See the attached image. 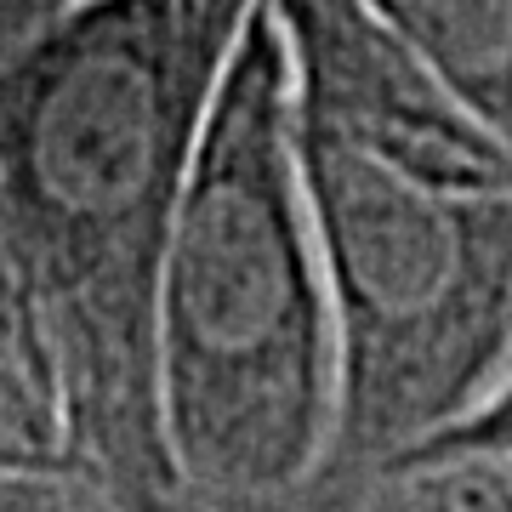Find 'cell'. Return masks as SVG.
<instances>
[{"instance_id": "6da1fadb", "label": "cell", "mask_w": 512, "mask_h": 512, "mask_svg": "<svg viewBox=\"0 0 512 512\" xmlns=\"http://www.w3.org/2000/svg\"><path fill=\"white\" fill-rule=\"evenodd\" d=\"M336 313V433L308 512H353L512 382V148L365 0H274Z\"/></svg>"}, {"instance_id": "7a4b0ae2", "label": "cell", "mask_w": 512, "mask_h": 512, "mask_svg": "<svg viewBox=\"0 0 512 512\" xmlns=\"http://www.w3.org/2000/svg\"><path fill=\"white\" fill-rule=\"evenodd\" d=\"M262 0H80L0 52V268L40 336L69 461L183 512L154 296L228 57Z\"/></svg>"}, {"instance_id": "3957f363", "label": "cell", "mask_w": 512, "mask_h": 512, "mask_svg": "<svg viewBox=\"0 0 512 512\" xmlns=\"http://www.w3.org/2000/svg\"><path fill=\"white\" fill-rule=\"evenodd\" d=\"M154 387L183 512H308L336 433V313L274 0L228 57L171 222Z\"/></svg>"}, {"instance_id": "277c9868", "label": "cell", "mask_w": 512, "mask_h": 512, "mask_svg": "<svg viewBox=\"0 0 512 512\" xmlns=\"http://www.w3.org/2000/svg\"><path fill=\"white\" fill-rule=\"evenodd\" d=\"M439 74V86L512 148V0H365Z\"/></svg>"}, {"instance_id": "5b68a950", "label": "cell", "mask_w": 512, "mask_h": 512, "mask_svg": "<svg viewBox=\"0 0 512 512\" xmlns=\"http://www.w3.org/2000/svg\"><path fill=\"white\" fill-rule=\"evenodd\" d=\"M23 461H69V444L40 336L0 268V467Z\"/></svg>"}, {"instance_id": "8992f818", "label": "cell", "mask_w": 512, "mask_h": 512, "mask_svg": "<svg viewBox=\"0 0 512 512\" xmlns=\"http://www.w3.org/2000/svg\"><path fill=\"white\" fill-rule=\"evenodd\" d=\"M353 512H512V450L427 456L376 478Z\"/></svg>"}, {"instance_id": "52a82bcc", "label": "cell", "mask_w": 512, "mask_h": 512, "mask_svg": "<svg viewBox=\"0 0 512 512\" xmlns=\"http://www.w3.org/2000/svg\"><path fill=\"white\" fill-rule=\"evenodd\" d=\"M0 512H137L126 495L86 473L80 461L0 467Z\"/></svg>"}, {"instance_id": "ba28073f", "label": "cell", "mask_w": 512, "mask_h": 512, "mask_svg": "<svg viewBox=\"0 0 512 512\" xmlns=\"http://www.w3.org/2000/svg\"><path fill=\"white\" fill-rule=\"evenodd\" d=\"M69 6H80V0H0V52H6L12 40L35 35L40 23L63 18Z\"/></svg>"}]
</instances>
